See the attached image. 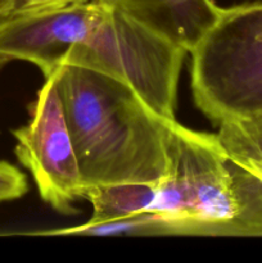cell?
Returning <instances> with one entry per match:
<instances>
[{"label": "cell", "instance_id": "cell-1", "mask_svg": "<svg viewBox=\"0 0 262 263\" xmlns=\"http://www.w3.org/2000/svg\"><path fill=\"white\" fill-rule=\"evenodd\" d=\"M21 46L45 79L62 64L92 69L128 85L157 113L176 120L188 51L105 0L30 13Z\"/></svg>", "mask_w": 262, "mask_h": 263}, {"label": "cell", "instance_id": "cell-2", "mask_svg": "<svg viewBox=\"0 0 262 263\" xmlns=\"http://www.w3.org/2000/svg\"><path fill=\"white\" fill-rule=\"evenodd\" d=\"M51 74L84 190L154 184L169 176L170 141L177 120L164 118L135 90L108 74L71 64H62Z\"/></svg>", "mask_w": 262, "mask_h": 263}, {"label": "cell", "instance_id": "cell-3", "mask_svg": "<svg viewBox=\"0 0 262 263\" xmlns=\"http://www.w3.org/2000/svg\"><path fill=\"white\" fill-rule=\"evenodd\" d=\"M143 213L167 218L174 235L262 236V180L225 152L216 134L176 122L166 179L141 184Z\"/></svg>", "mask_w": 262, "mask_h": 263}, {"label": "cell", "instance_id": "cell-4", "mask_svg": "<svg viewBox=\"0 0 262 263\" xmlns=\"http://www.w3.org/2000/svg\"><path fill=\"white\" fill-rule=\"evenodd\" d=\"M198 109L218 126L262 110V2L222 8L190 51Z\"/></svg>", "mask_w": 262, "mask_h": 263}, {"label": "cell", "instance_id": "cell-5", "mask_svg": "<svg viewBox=\"0 0 262 263\" xmlns=\"http://www.w3.org/2000/svg\"><path fill=\"white\" fill-rule=\"evenodd\" d=\"M12 134L15 156L32 175L41 199L62 215L76 213L73 203L82 199L84 185L54 74L38 92L30 122Z\"/></svg>", "mask_w": 262, "mask_h": 263}, {"label": "cell", "instance_id": "cell-6", "mask_svg": "<svg viewBox=\"0 0 262 263\" xmlns=\"http://www.w3.org/2000/svg\"><path fill=\"white\" fill-rule=\"evenodd\" d=\"M161 35L193 50L220 17L222 7L213 0H105Z\"/></svg>", "mask_w": 262, "mask_h": 263}, {"label": "cell", "instance_id": "cell-7", "mask_svg": "<svg viewBox=\"0 0 262 263\" xmlns=\"http://www.w3.org/2000/svg\"><path fill=\"white\" fill-rule=\"evenodd\" d=\"M216 136L234 161L262 180V110L220 123Z\"/></svg>", "mask_w": 262, "mask_h": 263}, {"label": "cell", "instance_id": "cell-8", "mask_svg": "<svg viewBox=\"0 0 262 263\" xmlns=\"http://www.w3.org/2000/svg\"><path fill=\"white\" fill-rule=\"evenodd\" d=\"M27 189L26 175L13 164L0 161V203L23 197Z\"/></svg>", "mask_w": 262, "mask_h": 263}, {"label": "cell", "instance_id": "cell-9", "mask_svg": "<svg viewBox=\"0 0 262 263\" xmlns=\"http://www.w3.org/2000/svg\"><path fill=\"white\" fill-rule=\"evenodd\" d=\"M84 2H87V0H14L10 12H35V10L54 9V8L67 7V5Z\"/></svg>", "mask_w": 262, "mask_h": 263}, {"label": "cell", "instance_id": "cell-10", "mask_svg": "<svg viewBox=\"0 0 262 263\" xmlns=\"http://www.w3.org/2000/svg\"><path fill=\"white\" fill-rule=\"evenodd\" d=\"M13 4H14V0H0V18L12 10Z\"/></svg>", "mask_w": 262, "mask_h": 263}]
</instances>
